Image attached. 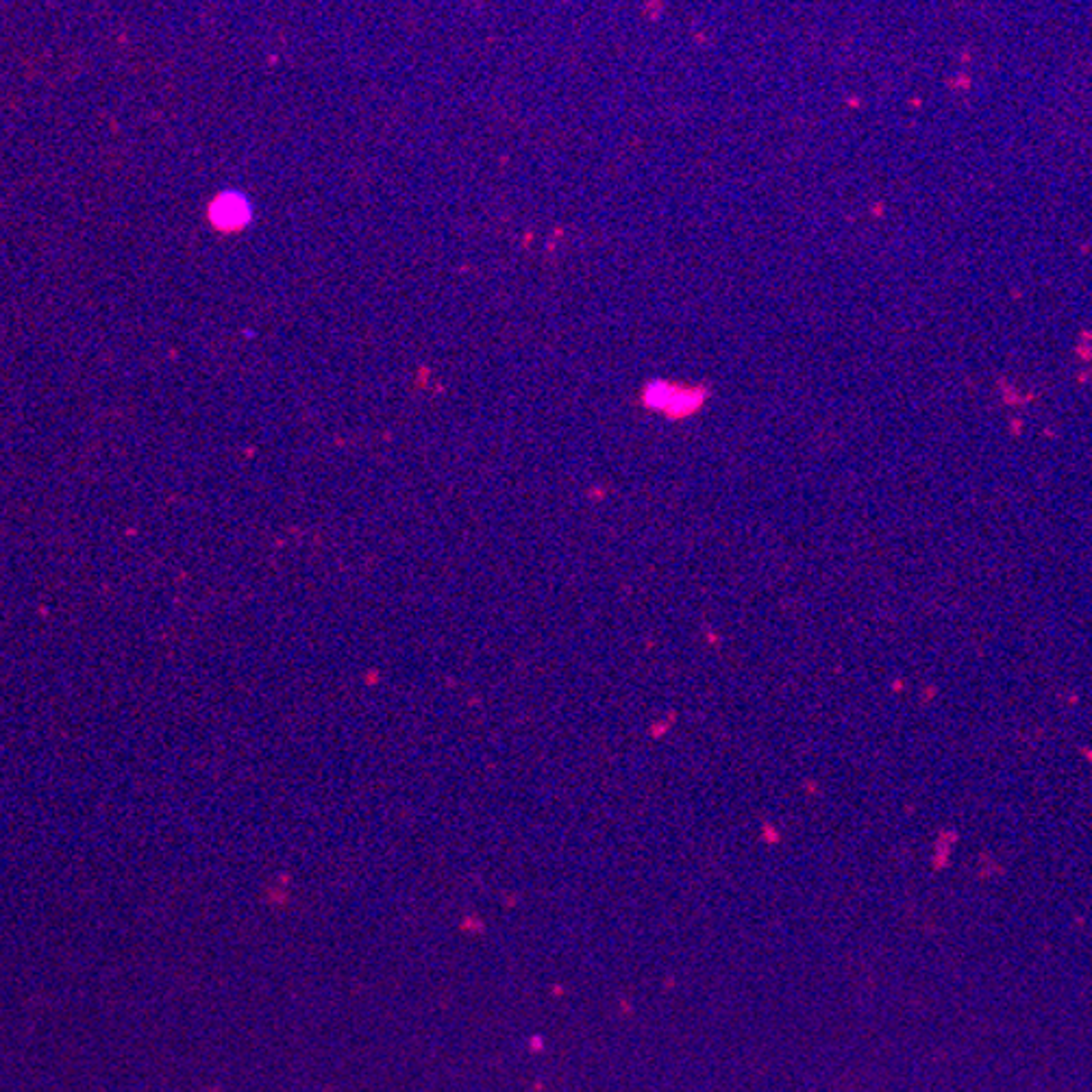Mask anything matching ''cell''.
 Segmentation results:
<instances>
[{
	"mask_svg": "<svg viewBox=\"0 0 1092 1092\" xmlns=\"http://www.w3.org/2000/svg\"><path fill=\"white\" fill-rule=\"evenodd\" d=\"M209 218L222 231H238L242 226L248 225L251 220V205L239 192H225L220 194L212 207H209Z\"/></svg>",
	"mask_w": 1092,
	"mask_h": 1092,
	"instance_id": "6da1fadb",
	"label": "cell"
}]
</instances>
